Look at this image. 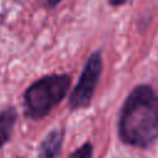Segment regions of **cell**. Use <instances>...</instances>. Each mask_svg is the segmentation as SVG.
Here are the masks:
<instances>
[{
  "label": "cell",
  "instance_id": "obj_1",
  "mask_svg": "<svg viewBox=\"0 0 158 158\" xmlns=\"http://www.w3.org/2000/svg\"><path fill=\"white\" fill-rule=\"evenodd\" d=\"M117 135L126 146L146 149L158 138V93L148 84L136 85L121 105Z\"/></svg>",
  "mask_w": 158,
  "mask_h": 158
},
{
  "label": "cell",
  "instance_id": "obj_7",
  "mask_svg": "<svg viewBox=\"0 0 158 158\" xmlns=\"http://www.w3.org/2000/svg\"><path fill=\"white\" fill-rule=\"evenodd\" d=\"M60 1H62V0H44L46 5H47L48 7H56Z\"/></svg>",
  "mask_w": 158,
  "mask_h": 158
},
{
  "label": "cell",
  "instance_id": "obj_3",
  "mask_svg": "<svg viewBox=\"0 0 158 158\" xmlns=\"http://www.w3.org/2000/svg\"><path fill=\"white\" fill-rule=\"evenodd\" d=\"M101 72L102 56L100 51H95L88 57L79 75V79L69 94L68 106L72 111L81 110L90 105Z\"/></svg>",
  "mask_w": 158,
  "mask_h": 158
},
{
  "label": "cell",
  "instance_id": "obj_9",
  "mask_svg": "<svg viewBox=\"0 0 158 158\" xmlns=\"http://www.w3.org/2000/svg\"><path fill=\"white\" fill-rule=\"evenodd\" d=\"M16 158H22V157H16Z\"/></svg>",
  "mask_w": 158,
  "mask_h": 158
},
{
  "label": "cell",
  "instance_id": "obj_2",
  "mask_svg": "<svg viewBox=\"0 0 158 158\" xmlns=\"http://www.w3.org/2000/svg\"><path fill=\"white\" fill-rule=\"evenodd\" d=\"M72 77L67 73H52L31 83L22 94L23 115L28 120L44 118L68 95Z\"/></svg>",
  "mask_w": 158,
  "mask_h": 158
},
{
  "label": "cell",
  "instance_id": "obj_6",
  "mask_svg": "<svg viewBox=\"0 0 158 158\" xmlns=\"http://www.w3.org/2000/svg\"><path fill=\"white\" fill-rule=\"evenodd\" d=\"M93 153H94V148L91 142H85L81 146H79L78 148H75L69 156L68 158H93Z\"/></svg>",
  "mask_w": 158,
  "mask_h": 158
},
{
  "label": "cell",
  "instance_id": "obj_5",
  "mask_svg": "<svg viewBox=\"0 0 158 158\" xmlns=\"http://www.w3.org/2000/svg\"><path fill=\"white\" fill-rule=\"evenodd\" d=\"M17 123V110L15 106H6L0 111V149L11 139Z\"/></svg>",
  "mask_w": 158,
  "mask_h": 158
},
{
  "label": "cell",
  "instance_id": "obj_8",
  "mask_svg": "<svg viewBox=\"0 0 158 158\" xmlns=\"http://www.w3.org/2000/svg\"><path fill=\"white\" fill-rule=\"evenodd\" d=\"M107 1H109V4L112 5V6H120V5L125 4L127 0H107Z\"/></svg>",
  "mask_w": 158,
  "mask_h": 158
},
{
  "label": "cell",
  "instance_id": "obj_4",
  "mask_svg": "<svg viewBox=\"0 0 158 158\" xmlns=\"http://www.w3.org/2000/svg\"><path fill=\"white\" fill-rule=\"evenodd\" d=\"M64 139V130L60 127L52 128L41 139L37 147V158H59Z\"/></svg>",
  "mask_w": 158,
  "mask_h": 158
}]
</instances>
